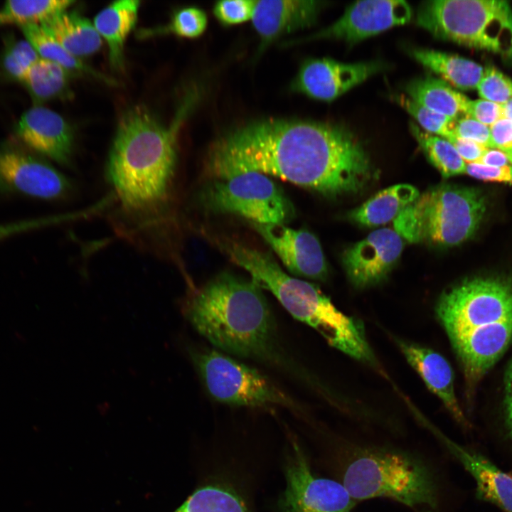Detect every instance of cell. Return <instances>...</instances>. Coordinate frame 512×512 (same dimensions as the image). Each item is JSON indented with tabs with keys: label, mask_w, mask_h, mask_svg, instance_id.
<instances>
[{
	"label": "cell",
	"mask_w": 512,
	"mask_h": 512,
	"mask_svg": "<svg viewBox=\"0 0 512 512\" xmlns=\"http://www.w3.org/2000/svg\"><path fill=\"white\" fill-rule=\"evenodd\" d=\"M208 174L271 175L329 197L356 193L373 176L358 139L347 128L306 120L268 119L230 133L210 151Z\"/></svg>",
	"instance_id": "1"
},
{
	"label": "cell",
	"mask_w": 512,
	"mask_h": 512,
	"mask_svg": "<svg viewBox=\"0 0 512 512\" xmlns=\"http://www.w3.org/2000/svg\"><path fill=\"white\" fill-rule=\"evenodd\" d=\"M193 102L188 97L169 125L142 105L127 110L119 121L106 176L119 213L139 234L165 230L173 202L178 134Z\"/></svg>",
	"instance_id": "2"
},
{
	"label": "cell",
	"mask_w": 512,
	"mask_h": 512,
	"mask_svg": "<svg viewBox=\"0 0 512 512\" xmlns=\"http://www.w3.org/2000/svg\"><path fill=\"white\" fill-rule=\"evenodd\" d=\"M437 314L471 393L512 341V282L491 277L466 279L443 292Z\"/></svg>",
	"instance_id": "3"
},
{
	"label": "cell",
	"mask_w": 512,
	"mask_h": 512,
	"mask_svg": "<svg viewBox=\"0 0 512 512\" xmlns=\"http://www.w3.org/2000/svg\"><path fill=\"white\" fill-rule=\"evenodd\" d=\"M252 279L222 273L188 297L183 311L196 331L221 351L268 359L275 343L274 319Z\"/></svg>",
	"instance_id": "4"
},
{
	"label": "cell",
	"mask_w": 512,
	"mask_h": 512,
	"mask_svg": "<svg viewBox=\"0 0 512 512\" xmlns=\"http://www.w3.org/2000/svg\"><path fill=\"white\" fill-rule=\"evenodd\" d=\"M230 260L261 289L270 292L296 319L316 330L329 344L353 358H371L363 328L340 311L316 286L285 273L270 254L234 242L223 243Z\"/></svg>",
	"instance_id": "5"
},
{
	"label": "cell",
	"mask_w": 512,
	"mask_h": 512,
	"mask_svg": "<svg viewBox=\"0 0 512 512\" xmlns=\"http://www.w3.org/2000/svg\"><path fill=\"white\" fill-rule=\"evenodd\" d=\"M416 22L437 38L512 60V8L506 1H427L418 7Z\"/></svg>",
	"instance_id": "6"
},
{
	"label": "cell",
	"mask_w": 512,
	"mask_h": 512,
	"mask_svg": "<svg viewBox=\"0 0 512 512\" xmlns=\"http://www.w3.org/2000/svg\"><path fill=\"white\" fill-rule=\"evenodd\" d=\"M342 484L355 501L386 497L409 506L436 503L434 485L426 469L392 451L359 453L346 467Z\"/></svg>",
	"instance_id": "7"
},
{
	"label": "cell",
	"mask_w": 512,
	"mask_h": 512,
	"mask_svg": "<svg viewBox=\"0 0 512 512\" xmlns=\"http://www.w3.org/2000/svg\"><path fill=\"white\" fill-rule=\"evenodd\" d=\"M419 242L442 247L462 244L478 229L486 212V199L474 187L442 183L412 203Z\"/></svg>",
	"instance_id": "8"
},
{
	"label": "cell",
	"mask_w": 512,
	"mask_h": 512,
	"mask_svg": "<svg viewBox=\"0 0 512 512\" xmlns=\"http://www.w3.org/2000/svg\"><path fill=\"white\" fill-rule=\"evenodd\" d=\"M200 201L210 213L234 214L259 224H284L294 213L284 192L259 172L213 178L203 189Z\"/></svg>",
	"instance_id": "9"
},
{
	"label": "cell",
	"mask_w": 512,
	"mask_h": 512,
	"mask_svg": "<svg viewBox=\"0 0 512 512\" xmlns=\"http://www.w3.org/2000/svg\"><path fill=\"white\" fill-rule=\"evenodd\" d=\"M210 395L228 405L292 406V400L255 369L213 349L187 347Z\"/></svg>",
	"instance_id": "10"
},
{
	"label": "cell",
	"mask_w": 512,
	"mask_h": 512,
	"mask_svg": "<svg viewBox=\"0 0 512 512\" xmlns=\"http://www.w3.org/2000/svg\"><path fill=\"white\" fill-rule=\"evenodd\" d=\"M70 190L68 180L44 160L18 146L0 145V194L53 200Z\"/></svg>",
	"instance_id": "11"
},
{
	"label": "cell",
	"mask_w": 512,
	"mask_h": 512,
	"mask_svg": "<svg viewBox=\"0 0 512 512\" xmlns=\"http://www.w3.org/2000/svg\"><path fill=\"white\" fill-rule=\"evenodd\" d=\"M286 478L282 499L284 512H351L355 505L356 501L343 484L312 474L297 446Z\"/></svg>",
	"instance_id": "12"
},
{
	"label": "cell",
	"mask_w": 512,
	"mask_h": 512,
	"mask_svg": "<svg viewBox=\"0 0 512 512\" xmlns=\"http://www.w3.org/2000/svg\"><path fill=\"white\" fill-rule=\"evenodd\" d=\"M412 16L409 4L402 0L356 1L329 26L302 39L307 41L333 38L353 45L389 28L408 23Z\"/></svg>",
	"instance_id": "13"
},
{
	"label": "cell",
	"mask_w": 512,
	"mask_h": 512,
	"mask_svg": "<svg viewBox=\"0 0 512 512\" xmlns=\"http://www.w3.org/2000/svg\"><path fill=\"white\" fill-rule=\"evenodd\" d=\"M380 62L346 63L331 58H310L301 65L292 87L318 100L330 102L376 74Z\"/></svg>",
	"instance_id": "14"
},
{
	"label": "cell",
	"mask_w": 512,
	"mask_h": 512,
	"mask_svg": "<svg viewBox=\"0 0 512 512\" xmlns=\"http://www.w3.org/2000/svg\"><path fill=\"white\" fill-rule=\"evenodd\" d=\"M404 243L393 229L380 228L348 247L342 264L351 282L364 288L385 279L400 257Z\"/></svg>",
	"instance_id": "15"
},
{
	"label": "cell",
	"mask_w": 512,
	"mask_h": 512,
	"mask_svg": "<svg viewBox=\"0 0 512 512\" xmlns=\"http://www.w3.org/2000/svg\"><path fill=\"white\" fill-rule=\"evenodd\" d=\"M250 224L291 273L317 280L326 278L328 267L321 244L311 232L284 224Z\"/></svg>",
	"instance_id": "16"
},
{
	"label": "cell",
	"mask_w": 512,
	"mask_h": 512,
	"mask_svg": "<svg viewBox=\"0 0 512 512\" xmlns=\"http://www.w3.org/2000/svg\"><path fill=\"white\" fill-rule=\"evenodd\" d=\"M16 132L23 144L32 151L61 164L70 161L74 144L73 131L58 113L47 107L34 106L21 115Z\"/></svg>",
	"instance_id": "17"
},
{
	"label": "cell",
	"mask_w": 512,
	"mask_h": 512,
	"mask_svg": "<svg viewBox=\"0 0 512 512\" xmlns=\"http://www.w3.org/2000/svg\"><path fill=\"white\" fill-rule=\"evenodd\" d=\"M324 6L320 1H256L251 20L260 38V52L284 34L311 26Z\"/></svg>",
	"instance_id": "18"
},
{
	"label": "cell",
	"mask_w": 512,
	"mask_h": 512,
	"mask_svg": "<svg viewBox=\"0 0 512 512\" xmlns=\"http://www.w3.org/2000/svg\"><path fill=\"white\" fill-rule=\"evenodd\" d=\"M407 361L420 375L427 388L442 402L459 422H465L464 415L457 400L451 366L440 353L417 344L399 341Z\"/></svg>",
	"instance_id": "19"
},
{
	"label": "cell",
	"mask_w": 512,
	"mask_h": 512,
	"mask_svg": "<svg viewBox=\"0 0 512 512\" xmlns=\"http://www.w3.org/2000/svg\"><path fill=\"white\" fill-rule=\"evenodd\" d=\"M449 446L474 479L478 497L496 505L503 512H512V476L479 453L452 442Z\"/></svg>",
	"instance_id": "20"
},
{
	"label": "cell",
	"mask_w": 512,
	"mask_h": 512,
	"mask_svg": "<svg viewBox=\"0 0 512 512\" xmlns=\"http://www.w3.org/2000/svg\"><path fill=\"white\" fill-rule=\"evenodd\" d=\"M140 1L121 0L113 1L94 18L93 25L107 43L109 60L114 69L124 65V48L127 38L138 18Z\"/></svg>",
	"instance_id": "21"
},
{
	"label": "cell",
	"mask_w": 512,
	"mask_h": 512,
	"mask_svg": "<svg viewBox=\"0 0 512 512\" xmlns=\"http://www.w3.org/2000/svg\"><path fill=\"white\" fill-rule=\"evenodd\" d=\"M420 193L408 183H399L386 188L370 197L348 213L353 223L368 228L385 225L416 201Z\"/></svg>",
	"instance_id": "22"
},
{
	"label": "cell",
	"mask_w": 512,
	"mask_h": 512,
	"mask_svg": "<svg viewBox=\"0 0 512 512\" xmlns=\"http://www.w3.org/2000/svg\"><path fill=\"white\" fill-rule=\"evenodd\" d=\"M70 54L80 58L97 52L102 38L93 23L76 11L61 12L41 24Z\"/></svg>",
	"instance_id": "23"
},
{
	"label": "cell",
	"mask_w": 512,
	"mask_h": 512,
	"mask_svg": "<svg viewBox=\"0 0 512 512\" xmlns=\"http://www.w3.org/2000/svg\"><path fill=\"white\" fill-rule=\"evenodd\" d=\"M410 53L442 80L462 90L476 88L484 74L479 64L454 54L428 48H412Z\"/></svg>",
	"instance_id": "24"
},
{
	"label": "cell",
	"mask_w": 512,
	"mask_h": 512,
	"mask_svg": "<svg viewBox=\"0 0 512 512\" xmlns=\"http://www.w3.org/2000/svg\"><path fill=\"white\" fill-rule=\"evenodd\" d=\"M405 90L408 97L433 112L455 120L461 113L466 114L470 100L442 79L430 75L415 78Z\"/></svg>",
	"instance_id": "25"
},
{
	"label": "cell",
	"mask_w": 512,
	"mask_h": 512,
	"mask_svg": "<svg viewBox=\"0 0 512 512\" xmlns=\"http://www.w3.org/2000/svg\"><path fill=\"white\" fill-rule=\"evenodd\" d=\"M21 28L25 39L30 43L41 58L54 62L68 72L88 74L105 82H111V80L68 53L42 25H29Z\"/></svg>",
	"instance_id": "26"
},
{
	"label": "cell",
	"mask_w": 512,
	"mask_h": 512,
	"mask_svg": "<svg viewBox=\"0 0 512 512\" xmlns=\"http://www.w3.org/2000/svg\"><path fill=\"white\" fill-rule=\"evenodd\" d=\"M74 2L69 0L8 1L0 9V26L14 24L21 28L41 25L66 11Z\"/></svg>",
	"instance_id": "27"
},
{
	"label": "cell",
	"mask_w": 512,
	"mask_h": 512,
	"mask_svg": "<svg viewBox=\"0 0 512 512\" xmlns=\"http://www.w3.org/2000/svg\"><path fill=\"white\" fill-rule=\"evenodd\" d=\"M68 73L60 65L40 58L28 68L21 83L35 100L46 101L63 95L68 85Z\"/></svg>",
	"instance_id": "28"
},
{
	"label": "cell",
	"mask_w": 512,
	"mask_h": 512,
	"mask_svg": "<svg viewBox=\"0 0 512 512\" xmlns=\"http://www.w3.org/2000/svg\"><path fill=\"white\" fill-rule=\"evenodd\" d=\"M411 132L430 163L444 178L465 173L466 162L447 139L428 133L415 124Z\"/></svg>",
	"instance_id": "29"
},
{
	"label": "cell",
	"mask_w": 512,
	"mask_h": 512,
	"mask_svg": "<svg viewBox=\"0 0 512 512\" xmlns=\"http://www.w3.org/2000/svg\"><path fill=\"white\" fill-rule=\"evenodd\" d=\"M181 507L185 512H247L240 497L220 485L199 489Z\"/></svg>",
	"instance_id": "30"
},
{
	"label": "cell",
	"mask_w": 512,
	"mask_h": 512,
	"mask_svg": "<svg viewBox=\"0 0 512 512\" xmlns=\"http://www.w3.org/2000/svg\"><path fill=\"white\" fill-rule=\"evenodd\" d=\"M396 101L414 117L425 132L447 140L454 137L453 127L455 119L425 108L406 95L397 96Z\"/></svg>",
	"instance_id": "31"
},
{
	"label": "cell",
	"mask_w": 512,
	"mask_h": 512,
	"mask_svg": "<svg viewBox=\"0 0 512 512\" xmlns=\"http://www.w3.org/2000/svg\"><path fill=\"white\" fill-rule=\"evenodd\" d=\"M40 58L27 40L6 41L2 57L6 73L13 79L21 82L28 68Z\"/></svg>",
	"instance_id": "32"
},
{
	"label": "cell",
	"mask_w": 512,
	"mask_h": 512,
	"mask_svg": "<svg viewBox=\"0 0 512 512\" xmlns=\"http://www.w3.org/2000/svg\"><path fill=\"white\" fill-rule=\"evenodd\" d=\"M208 18L206 12L200 8L188 6L176 11L170 22L158 32L172 33L179 37L194 38L206 30Z\"/></svg>",
	"instance_id": "33"
},
{
	"label": "cell",
	"mask_w": 512,
	"mask_h": 512,
	"mask_svg": "<svg viewBox=\"0 0 512 512\" xmlns=\"http://www.w3.org/2000/svg\"><path fill=\"white\" fill-rule=\"evenodd\" d=\"M476 89L481 99L504 105L512 98V80L493 67L484 69Z\"/></svg>",
	"instance_id": "34"
},
{
	"label": "cell",
	"mask_w": 512,
	"mask_h": 512,
	"mask_svg": "<svg viewBox=\"0 0 512 512\" xmlns=\"http://www.w3.org/2000/svg\"><path fill=\"white\" fill-rule=\"evenodd\" d=\"M256 1H220L213 6V14L223 24L233 25L252 18Z\"/></svg>",
	"instance_id": "35"
},
{
	"label": "cell",
	"mask_w": 512,
	"mask_h": 512,
	"mask_svg": "<svg viewBox=\"0 0 512 512\" xmlns=\"http://www.w3.org/2000/svg\"><path fill=\"white\" fill-rule=\"evenodd\" d=\"M453 133L455 137L493 148L490 127L468 115L455 120Z\"/></svg>",
	"instance_id": "36"
},
{
	"label": "cell",
	"mask_w": 512,
	"mask_h": 512,
	"mask_svg": "<svg viewBox=\"0 0 512 512\" xmlns=\"http://www.w3.org/2000/svg\"><path fill=\"white\" fill-rule=\"evenodd\" d=\"M466 115L490 127L504 117L503 107L502 105L484 99L470 100Z\"/></svg>",
	"instance_id": "37"
},
{
	"label": "cell",
	"mask_w": 512,
	"mask_h": 512,
	"mask_svg": "<svg viewBox=\"0 0 512 512\" xmlns=\"http://www.w3.org/2000/svg\"><path fill=\"white\" fill-rule=\"evenodd\" d=\"M465 174L484 181L512 183L510 166L498 167L469 163L466 164Z\"/></svg>",
	"instance_id": "38"
},
{
	"label": "cell",
	"mask_w": 512,
	"mask_h": 512,
	"mask_svg": "<svg viewBox=\"0 0 512 512\" xmlns=\"http://www.w3.org/2000/svg\"><path fill=\"white\" fill-rule=\"evenodd\" d=\"M60 220L59 217L26 219L0 225V240L10 236L36 229Z\"/></svg>",
	"instance_id": "39"
},
{
	"label": "cell",
	"mask_w": 512,
	"mask_h": 512,
	"mask_svg": "<svg viewBox=\"0 0 512 512\" xmlns=\"http://www.w3.org/2000/svg\"><path fill=\"white\" fill-rule=\"evenodd\" d=\"M490 127L493 148L503 152L512 149V120L502 117Z\"/></svg>",
	"instance_id": "40"
},
{
	"label": "cell",
	"mask_w": 512,
	"mask_h": 512,
	"mask_svg": "<svg viewBox=\"0 0 512 512\" xmlns=\"http://www.w3.org/2000/svg\"><path fill=\"white\" fill-rule=\"evenodd\" d=\"M448 141L452 144L460 156L466 164L479 162L488 149L484 145L474 141L455 136L448 139Z\"/></svg>",
	"instance_id": "41"
},
{
	"label": "cell",
	"mask_w": 512,
	"mask_h": 512,
	"mask_svg": "<svg viewBox=\"0 0 512 512\" xmlns=\"http://www.w3.org/2000/svg\"><path fill=\"white\" fill-rule=\"evenodd\" d=\"M504 410L506 422L509 436L512 440V359L505 375Z\"/></svg>",
	"instance_id": "42"
},
{
	"label": "cell",
	"mask_w": 512,
	"mask_h": 512,
	"mask_svg": "<svg viewBox=\"0 0 512 512\" xmlns=\"http://www.w3.org/2000/svg\"><path fill=\"white\" fill-rule=\"evenodd\" d=\"M477 163L501 167L508 166L509 161L506 154L503 151L494 148H488Z\"/></svg>",
	"instance_id": "43"
},
{
	"label": "cell",
	"mask_w": 512,
	"mask_h": 512,
	"mask_svg": "<svg viewBox=\"0 0 512 512\" xmlns=\"http://www.w3.org/2000/svg\"><path fill=\"white\" fill-rule=\"evenodd\" d=\"M504 117L512 120V98L503 105Z\"/></svg>",
	"instance_id": "44"
},
{
	"label": "cell",
	"mask_w": 512,
	"mask_h": 512,
	"mask_svg": "<svg viewBox=\"0 0 512 512\" xmlns=\"http://www.w3.org/2000/svg\"><path fill=\"white\" fill-rule=\"evenodd\" d=\"M505 154H506L509 162L512 164V149L505 151Z\"/></svg>",
	"instance_id": "45"
},
{
	"label": "cell",
	"mask_w": 512,
	"mask_h": 512,
	"mask_svg": "<svg viewBox=\"0 0 512 512\" xmlns=\"http://www.w3.org/2000/svg\"><path fill=\"white\" fill-rule=\"evenodd\" d=\"M511 179H512V166H511Z\"/></svg>",
	"instance_id": "46"
}]
</instances>
